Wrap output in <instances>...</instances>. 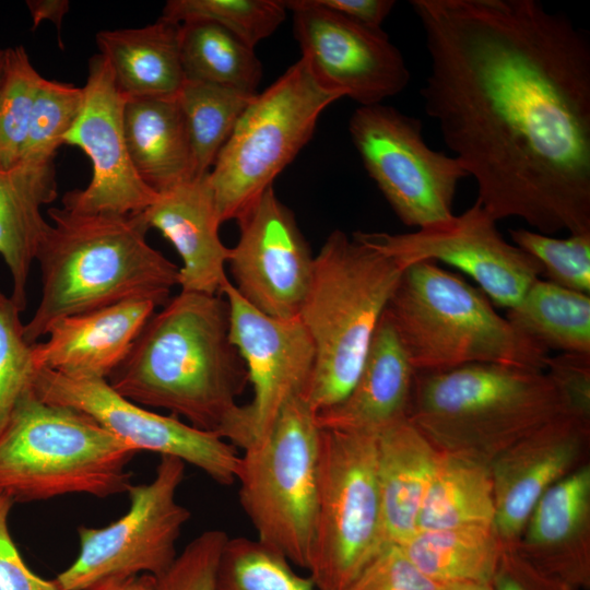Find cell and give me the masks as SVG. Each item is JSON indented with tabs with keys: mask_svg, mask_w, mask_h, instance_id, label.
<instances>
[{
	"mask_svg": "<svg viewBox=\"0 0 590 590\" xmlns=\"http://www.w3.org/2000/svg\"><path fill=\"white\" fill-rule=\"evenodd\" d=\"M229 328L224 295L180 291L150 317L106 380L139 405L165 409L220 435L248 384Z\"/></svg>",
	"mask_w": 590,
	"mask_h": 590,
	"instance_id": "2",
	"label": "cell"
},
{
	"mask_svg": "<svg viewBox=\"0 0 590 590\" xmlns=\"http://www.w3.org/2000/svg\"><path fill=\"white\" fill-rule=\"evenodd\" d=\"M32 390L43 401L66 405L93 417L133 449L173 456L202 471L215 483H236L238 448L219 434L162 415L116 392L106 379L72 378L37 369Z\"/></svg>",
	"mask_w": 590,
	"mask_h": 590,
	"instance_id": "15",
	"label": "cell"
},
{
	"mask_svg": "<svg viewBox=\"0 0 590 590\" xmlns=\"http://www.w3.org/2000/svg\"><path fill=\"white\" fill-rule=\"evenodd\" d=\"M515 550L544 575L590 588V464L565 475L538 500Z\"/></svg>",
	"mask_w": 590,
	"mask_h": 590,
	"instance_id": "20",
	"label": "cell"
},
{
	"mask_svg": "<svg viewBox=\"0 0 590 590\" xmlns=\"http://www.w3.org/2000/svg\"><path fill=\"white\" fill-rule=\"evenodd\" d=\"M179 51L186 81L257 94L262 64L252 47L205 20L179 24Z\"/></svg>",
	"mask_w": 590,
	"mask_h": 590,
	"instance_id": "31",
	"label": "cell"
},
{
	"mask_svg": "<svg viewBox=\"0 0 590 590\" xmlns=\"http://www.w3.org/2000/svg\"><path fill=\"white\" fill-rule=\"evenodd\" d=\"M566 413L545 371L480 363L416 371L408 418L438 452L489 465L511 445Z\"/></svg>",
	"mask_w": 590,
	"mask_h": 590,
	"instance_id": "4",
	"label": "cell"
},
{
	"mask_svg": "<svg viewBox=\"0 0 590 590\" xmlns=\"http://www.w3.org/2000/svg\"><path fill=\"white\" fill-rule=\"evenodd\" d=\"M316 2L353 22L373 28H381L382 22L396 4L392 0H316Z\"/></svg>",
	"mask_w": 590,
	"mask_h": 590,
	"instance_id": "44",
	"label": "cell"
},
{
	"mask_svg": "<svg viewBox=\"0 0 590 590\" xmlns=\"http://www.w3.org/2000/svg\"><path fill=\"white\" fill-rule=\"evenodd\" d=\"M504 542L494 527H458L416 531L400 544L406 557L435 582L491 585Z\"/></svg>",
	"mask_w": 590,
	"mask_h": 590,
	"instance_id": "28",
	"label": "cell"
},
{
	"mask_svg": "<svg viewBox=\"0 0 590 590\" xmlns=\"http://www.w3.org/2000/svg\"><path fill=\"white\" fill-rule=\"evenodd\" d=\"M376 436L322 429L308 576L342 590L385 546Z\"/></svg>",
	"mask_w": 590,
	"mask_h": 590,
	"instance_id": "10",
	"label": "cell"
},
{
	"mask_svg": "<svg viewBox=\"0 0 590 590\" xmlns=\"http://www.w3.org/2000/svg\"><path fill=\"white\" fill-rule=\"evenodd\" d=\"M52 221L35 261L42 273V298L24 324L30 344L64 317L127 300L165 305L179 284V268L146 240L141 214H84L50 208Z\"/></svg>",
	"mask_w": 590,
	"mask_h": 590,
	"instance_id": "3",
	"label": "cell"
},
{
	"mask_svg": "<svg viewBox=\"0 0 590 590\" xmlns=\"http://www.w3.org/2000/svg\"><path fill=\"white\" fill-rule=\"evenodd\" d=\"M14 500L0 493V590H60L54 580H45L25 564L9 530Z\"/></svg>",
	"mask_w": 590,
	"mask_h": 590,
	"instance_id": "42",
	"label": "cell"
},
{
	"mask_svg": "<svg viewBox=\"0 0 590 590\" xmlns=\"http://www.w3.org/2000/svg\"><path fill=\"white\" fill-rule=\"evenodd\" d=\"M340 98L317 82L303 58L255 95L208 173L222 223L253 206Z\"/></svg>",
	"mask_w": 590,
	"mask_h": 590,
	"instance_id": "8",
	"label": "cell"
},
{
	"mask_svg": "<svg viewBox=\"0 0 590 590\" xmlns=\"http://www.w3.org/2000/svg\"><path fill=\"white\" fill-rule=\"evenodd\" d=\"M544 371L559 391L568 413L590 418V354L548 356Z\"/></svg>",
	"mask_w": 590,
	"mask_h": 590,
	"instance_id": "41",
	"label": "cell"
},
{
	"mask_svg": "<svg viewBox=\"0 0 590 590\" xmlns=\"http://www.w3.org/2000/svg\"><path fill=\"white\" fill-rule=\"evenodd\" d=\"M229 306L231 340L252 388L220 436L247 449L266 438L283 408L304 397L315 367V349L299 318L278 319L250 306L228 280L221 292Z\"/></svg>",
	"mask_w": 590,
	"mask_h": 590,
	"instance_id": "13",
	"label": "cell"
},
{
	"mask_svg": "<svg viewBox=\"0 0 590 590\" xmlns=\"http://www.w3.org/2000/svg\"><path fill=\"white\" fill-rule=\"evenodd\" d=\"M156 307L151 300L134 299L55 321L47 330V341L32 345L36 370L107 379Z\"/></svg>",
	"mask_w": 590,
	"mask_h": 590,
	"instance_id": "21",
	"label": "cell"
},
{
	"mask_svg": "<svg viewBox=\"0 0 590 590\" xmlns=\"http://www.w3.org/2000/svg\"><path fill=\"white\" fill-rule=\"evenodd\" d=\"M57 197L54 163L19 162L0 168V255L12 279L11 298L23 311L26 283L49 223L40 208Z\"/></svg>",
	"mask_w": 590,
	"mask_h": 590,
	"instance_id": "25",
	"label": "cell"
},
{
	"mask_svg": "<svg viewBox=\"0 0 590 590\" xmlns=\"http://www.w3.org/2000/svg\"><path fill=\"white\" fill-rule=\"evenodd\" d=\"M286 11L284 1L279 0H169L161 19L176 24L211 21L255 48L278 30Z\"/></svg>",
	"mask_w": 590,
	"mask_h": 590,
	"instance_id": "35",
	"label": "cell"
},
{
	"mask_svg": "<svg viewBox=\"0 0 590 590\" xmlns=\"http://www.w3.org/2000/svg\"><path fill=\"white\" fill-rule=\"evenodd\" d=\"M284 3L293 12L302 58L322 87L370 106L408 86L411 74L404 58L382 28L353 22L316 0Z\"/></svg>",
	"mask_w": 590,
	"mask_h": 590,
	"instance_id": "16",
	"label": "cell"
},
{
	"mask_svg": "<svg viewBox=\"0 0 590 590\" xmlns=\"http://www.w3.org/2000/svg\"><path fill=\"white\" fill-rule=\"evenodd\" d=\"M3 54V52H2ZM1 62H2V56L0 58V71H1Z\"/></svg>",
	"mask_w": 590,
	"mask_h": 590,
	"instance_id": "48",
	"label": "cell"
},
{
	"mask_svg": "<svg viewBox=\"0 0 590 590\" xmlns=\"http://www.w3.org/2000/svg\"><path fill=\"white\" fill-rule=\"evenodd\" d=\"M179 24L158 19L135 28L105 30L96 44L126 99L176 97L186 82Z\"/></svg>",
	"mask_w": 590,
	"mask_h": 590,
	"instance_id": "26",
	"label": "cell"
},
{
	"mask_svg": "<svg viewBox=\"0 0 590 590\" xmlns=\"http://www.w3.org/2000/svg\"><path fill=\"white\" fill-rule=\"evenodd\" d=\"M477 201L459 215L416 232H354L352 236L393 259L402 269L424 261L455 267L479 285L493 305L509 309L543 274L541 263L507 241Z\"/></svg>",
	"mask_w": 590,
	"mask_h": 590,
	"instance_id": "14",
	"label": "cell"
},
{
	"mask_svg": "<svg viewBox=\"0 0 590 590\" xmlns=\"http://www.w3.org/2000/svg\"><path fill=\"white\" fill-rule=\"evenodd\" d=\"M239 238L227 264L237 293L255 309L278 318H297L306 297L314 258L295 215L267 189L237 220Z\"/></svg>",
	"mask_w": 590,
	"mask_h": 590,
	"instance_id": "17",
	"label": "cell"
},
{
	"mask_svg": "<svg viewBox=\"0 0 590 590\" xmlns=\"http://www.w3.org/2000/svg\"><path fill=\"white\" fill-rule=\"evenodd\" d=\"M140 214L146 227L157 229L179 255L180 291L221 294L229 280L225 273L229 248L219 235L222 222L208 174L160 193Z\"/></svg>",
	"mask_w": 590,
	"mask_h": 590,
	"instance_id": "22",
	"label": "cell"
},
{
	"mask_svg": "<svg viewBox=\"0 0 590 590\" xmlns=\"http://www.w3.org/2000/svg\"><path fill=\"white\" fill-rule=\"evenodd\" d=\"M402 270L340 229L315 256L298 315L315 349L314 373L303 397L315 413L335 405L353 388Z\"/></svg>",
	"mask_w": 590,
	"mask_h": 590,
	"instance_id": "5",
	"label": "cell"
},
{
	"mask_svg": "<svg viewBox=\"0 0 590 590\" xmlns=\"http://www.w3.org/2000/svg\"><path fill=\"white\" fill-rule=\"evenodd\" d=\"M440 590H493L488 583L479 582H452L446 583Z\"/></svg>",
	"mask_w": 590,
	"mask_h": 590,
	"instance_id": "47",
	"label": "cell"
},
{
	"mask_svg": "<svg viewBox=\"0 0 590 590\" xmlns=\"http://www.w3.org/2000/svg\"><path fill=\"white\" fill-rule=\"evenodd\" d=\"M512 244L534 257L546 281L590 294V233L555 238L526 228L509 229Z\"/></svg>",
	"mask_w": 590,
	"mask_h": 590,
	"instance_id": "37",
	"label": "cell"
},
{
	"mask_svg": "<svg viewBox=\"0 0 590 590\" xmlns=\"http://www.w3.org/2000/svg\"><path fill=\"white\" fill-rule=\"evenodd\" d=\"M83 87L43 79L39 85L20 162L54 163L64 137L83 105Z\"/></svg>",
	"mask_w": 590,
	"mask_h": 590,
	"instance_id": "36",
	"label": "cell"
},
{
	"mask_svg": "<svg viewBox=\"0 0 590 590\" xmlns=\"http://www.w3.org/2000/svg\"><path fill=\"white\" fill-rule=\"evenodd\" d=\"M590 418L562 414L531 432L491 463L494 487V530L514 543L545 491L585 464Z\"/></svg>",
	"mask_w": 590,
	"mask_h": 590,
	"instance_id": "19",
	"label": "cell"
},
{
	"mask_svg": "<svg viewBox=\"0 0 590 590\" xmlns=\"http://www.w3.org/2000/svg\"><path fill=\"white\" fill-rule=\"evenodd\" d=\"M186 463L161 456L154 479L130 485L129 510L103 528L78 529L76 559L54 579L60 590H87L110 579L141 573L158 577L177 557L176 542L190 511L176 499Z\"/></svg>",
	"mask_w": 590,
	"mask_h": 590,
	"instance_id": "11",
	"label": "cell"
},
{
	"mask_svg": "<svg viewBox=\"0 0 590 590\" xmlns=\"http://www.w3.org/2000/svg\"><path fill=\"white\" fill-rule=\"evenodd\" d=\"M256 94L186 81L177 95L190 143L196 178L205 176Z\"/></svg>",
	"mask_w": 590,
	"mask_h": 590,
	"instance_id": "32",
	"label": "cell"
},
{
	"mask_svg": "<svg viewBox=\"0 0 590 590\" xmlns=\"http://www.w3.org/2000/svg\"><path fill=\"white\" fill-rule=\"evenodd\" d=\"M122 125L131 163L157 194L196 178L177 96L126 99Z\"/></svg>",
	"mask_w": 590,
	"mask_h": 590,
	"instance_id": "27",
	"label": "cell"
},
{
	"mask_svg": "<svg viewBox=\"0 0 590 590\" xmlns=\"http://www.w3.org/2000/svg\"><path fill=\"white\" fill-rule=\"evenodd\" d=\"M495 502L489 465L439 452L424 495L416 528L494 527Z\"/></svg>",
	"mask_w": 590,
	"mask_h": 590,
	"instance_id": "29",
	"label": "cell"
},
{
	"mask_svg": "<svg viewBox=\"0 0 590 590\" xmlns=\"http://www.w3.org/2000/svg\"><path fill=\"white\" fill-rule=\"evenodd\" d=\"M26 7L33 21L32 31H34L44 20L51 21L59 33L63 16L69 11V1L67 0H27Z\"/></svg>",
	"mask_w": 590,
	"mask_h": 590,
	"instance_id": "45",
	"label": "cell"
},
{
	"mask_svg": "<svg viewBox=\"0 0 590 590\" xmlns=\"http://www.w3.org/2000/svg\"><path fill=\"white\" fill-rule=\"evenodd\" d=\"M228 538L220 529L202 532L177 555L163 575L155 578V589L214 590L219 559Z\"/></svg>",
	"mask_w": 590,
	"mask_h": 590,
	"instance_id": "39",
	"label": "cell"
},
{
	"mask_svg": "<svg viewBox=\"0 0 590 590\" xmlns=\"http://www.w3.org/2000/svg\"><path fill=\"white\" fill-rule=\"evenodd\" d=\"M416 370L384 312L347 396L316 413L320 428L377 435L409 415Z\"/></svg>",
	"mask_w": 590,
	"mask_h": 590,
	"instance_id": "23",
	"label": "cell"
},
{
	"mask_svg": "<svg viewBox=\"0 0 590 590\" xmlns=\"http://www.w3.org/2000/svg\"><path fill=\"white\" fill-rule=\"evenodd\" d=\"M385 311L418 373L480 363L546 367V350L517 331L480 288L435 262L405 267Z\"/></svg>",
	"mask_w": 590,
	"mask_h": 590,
	"instance_id": "6",
	"label": "cell"
},
{
	"mask_svg": "<svg viewBox=\"0 0 590 590\" xmlns=\"http://www.w3.org/2000/svg\"><path fill=\"white\" fill-rule=\"evenodd\" d=\"M2 52H3V49H0V58H1V56H2Z\"/></svg>",
	"mask_w": 590,
	"mask_h": 590,
	"instance_id": "49",
	"label": "cell"
},
{
	"mask_svg": "<svg viewBox=\"0 0 590 590\" xmlns=\"http://www.w3.org/2000/svg\"><path fill=\"white\" fill-rule=\"evenodd\" d=\"M43 79L24 46L3 49L0 71V168H10L20 162Z\"/></svg>",
	"mask_w": 590,
	"mask_h": 590,
	"instance_id": "34",
	"label": "cell"
},
{
	"mask_svg": "<svg viewBox=\"0 0 590 590\" xmlns=\"http://www.w3.org/2000/svg\"><path fill=\"white\" fill-rule=\"evenodd\" d=\"M79 118L63 144L80 148L90 157L93 174L84 189L67 192L62 208L84 214H138L158 197L137 174L126 145L122 114L126 98L118 91L102 55L88 62Z\"/></svg>",
	"mask_w": 590,
	"mask_h": 590,
	"instance_id": "18",
	"label": "cell"
},
{
	"mask_svg": "<svg viewBox=\"0 0 590 590\" xmlns=\"http://www.w3.org/2000/svg\"><path fill=\"white\" fill-rule=\"evenodd\" d=\"M425 113L496 220L590 233V42L536 0H412Z\"/></svg>",
	"mask_w": 590,
	"mask_h": 590,
	"instance_id": "1",
	"label": "cell"
},
{
	"mask_svg": "<svg viewBox=\"0 0 590 590\" xmlns=\"http://www.w3.org/2000/svg\"><path fill=\"white\" fill-rule=\"evenodd\" d=\"M214 590H317L281 553L246 536L228 538L216 568Z\"/></svg>",
	"mask_w": 590,
	"mask_h": 590,
	"instance_id": "33",
	"label": "cell"
},
{
	"mask_svg": "<svg viewBox=\"0 0 590 590\" xmlns=\"http://www.w3.org/2000/svg\"><path fill=\"white\" fill-rule=\"evenodd\" d=\"M87 590H156L155 577L143 574L123 579H110Z\"/></svg>",
	"mask_w": 590,
	"mask_h": 590,
	"instance_id": "46",
	"label": "cell"
},
{
	"mask_svg": "<svg viewBox=\"0 0 590 590\" xmlns=\"http://www.w3.org/2000/svg\"><path fill=\"white\" fill-rule=\"evenodd\" d=\"M320 434L303 397L292 399L269 434L243 450L239 503L257 540L307 570L318 487Z\"/></svg>",
	"mask_w": 590,
	"mask_h": 590,
	"instance_id": "9",
	"label": "cell"
},
{
	"mask_svg": "<svg viewBox=\"0 0 590 590\" xmlns=\"http://www.w3.org/2000/svg\"><path fill=\"white\" fill-rule=\"evenodd\" d=\"M349 131L366 172L405 226L425 228L455 215L458 185L469 175L457 157L426 144L420 119L384 104L359 106Z\"/></svg>",
	"mask_w": 590,
	"mask_h": 590,
	"instance_id": "12",
	"label": "cell"
},
{
	"mask_svg": "<svg viewBox=\"0 0 590 590\" xmlns=\"http://www.w3.org/2000/svg\"><path fill=\"white\" fill-rule=\"evenodd\" d=\"M21 312L12 298L0 291V430L19 400L32 388L36 373Z\"/></svg>",
	"mask_w": 590,
	"mask_h": 590,
	"instance_id": "38",
	"label": "cell"
},
{
	"mask_svg": "<svg viewBox=\"0 0 590 590\" xmlns=\"http://www.w3.org/2000/svg\"><path fill=\"white\" fill-rule=\"evenodd\" d=\"M505 318L547 352L590 354V294L538 279Z\"/></svg>",
	"mask_w": 590,
	"mask_h": 590,
	"instance_id": "30",
	"label": "cell"
},
{
	"mask_svg": "<svg viewBox=\"0 0 590 590\" xmlns=\"http://www.w3.org/2000/svg\"><path fill=\"white\" fill-rule=\"evenodd\" d=\"M376 450L384 542L400 545L417 531L439 452L408 417L377 434Z\"/></svg>",
	"mask_w": 590,
	"mask_h": 590,
	"instance_id": "24",
	"label": "cell"
},
{
	"mask_svg": "<svg viewBox=\"0 0 590 590\" xmlns=\"http://www.w3.org/2000/svg\"><path fill=\"white\" fill-rule=\"evenodd\" d=\"M493 590H575L533 567L510 543H505L495 576Z\"/></svg>",
	"mask_w": 590,
	"mask_h": 590,
	"instance_id": "43",
	"label": "cell"
},
{
	"mask_svg": "<svg viewBox=\"0 0 590 590\" xmlns=\"http://www.w3.org/2000/svg\"><path fill=\"white\" fill-rule=\"evenodd\" d=\"M442 586L422 574L400 545L388 544L342 590H440Z\"/></svg>",
	"mask_w": 590,
	"mask_h": 590,
	"instance_id": "40",
	"label": "cell"
},
{
	"mask_svg": "<svg viewBox=\"0 0 590 590\" xmlns=\"http://www.w3.org/2000/svg\"><path fill=\"white\" fill-rule=\"evenodd\" d=\"M139 453L88 414L27 390L0 430V493L14 503L127 492Z\"/></svg>",
	"mask_w": 590,
	"mask_h": 590,
	"instance_id": "7",
	"label": "cell"
}]
</instances>
